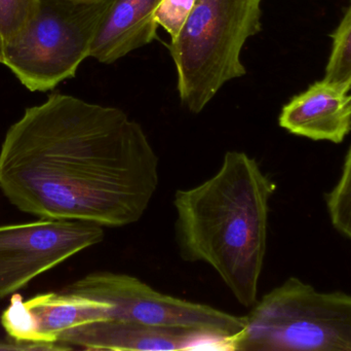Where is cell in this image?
<instances>
[{"instance_id": "30bf717a", "label": "cell", "mask_w": 351, "mask_h": 351, "mask_svg": "<svg viewBox=\"0 0 351 351\" xmlns=\"http://www.w3.org/2000/svg\"><path fill=\"white\" fill-rule=\"evenodd\" d=\"M160 0H113L97 31L90 57L111 64L158 38Z\"/></svg>"}, {"instance_id": "52a82bcc", "label": "cell", "mask_w": 351, "mask_h": 351, "mask_svg": "<svg viewBox=\"0 0 351 351\" xmlns=\"http://www.w3.org/2000/svg\"><path fill=\"white\" fill-rule=\"evenodd\" d=\"M104 235V227L84 220L39 218L0 226V300L98 245Z\"/></svg>"}, {"instance_id": "3957f363", "label": "cell", "mask_w": 351, "mask_h": 351, "mask_svg": "<svg viewBox=\"0 0 351 351\" xmlns=\"http://www.w3.org/2000/svg\"><path fill=\"white\" fill-rule=\"evenodd\" d=\"M263 0H196L169 45L180 99L199 113L230 80L247 73L241 51L261 31Z\"/></svg>"}, {"instance_id": "8992f818", "label": "cell", "mask_w": 351, "mask_h": 351, "mask_svg": "<svg viewBox=\"0 0 351 351\" xmlns=\"http://www.w3.org/2000/svg\"><path fill=\"white\" fill-rule=\"evenodd\" d=\"M65 288L110 305L109 319L198 332L218 341L223 350H234L247 327L245 317L162 294L128 274L93 272Z\"/></svg>"}, {"instance_id": "6da1fadb", "label": "cell", "mask_w": 351, "mask_h": 351, "mask_svg": "<svg viewBox=\"0 0 351 351\" xmlns=\"http://www.w3.org/2000/svg\"><path fill=\"white\" fill-rule=\"evenodd\" d=\"M145 131L117 107L53 93L0 148V191L20 212L121 228L141 220L160 183Z\"/></svg>"}, {"instance_id": "2e32d148", "label": "cell", "mask_w": 351, "mask_h": 351, "mask_svg": "<svg viewBox=\"0 0 351 351\" xmlns=\"http://www.w3.org/2000/svg\"><path fill=\"white\" fill-rule=\"evenodd\" d=\"M3 39H2L1 35H0V63H2V59H3Z\"/></svg>"}, {"instance_id": "7a4b0ae2", "label": "cell", "mask_w": 351, "mask_h": 351, "mask_svg": "<svg viewBox=\"0 0 351 351\" xmlns=\"http://www.w3.org/2000/svg\"><path fill=\"white\" fill-rule=\"evenodd\" d=\"M276 189L255 159L230 150L216 174L175 194L182 258L210 266L245 307L257 302Z\"/></svg>"}, {"instance_id": "9a60e30c", "label": "cell", "mask_w": 351, "mask_h": 351, "mask_svg": "<svg viewBox=\"0 0 351 351\" xmlns=\"http://www.w3.org/2000/svg\"><path fill=\"white\" fill-rule=\"evenodd\" d=\"M0 350L64 351L67 350L60 344L53 343V342L16 339L8 336L6 339H0Z\"/></svg>"}, {"instance_id": "8fae6325", "label": "cell", "mask_w": 351, "mask_h": 351, "mask_svg": "<svg viewBox=\"0 0 351 351\" xmlns=\"http://www.w3.org/2000/svg\"><path fill=\"white\" fill-rule=\"evenodd\" d=\"M332 37L324 80L351 92V4Z\"/></svg>"}, {"instance_id": "5b68a950", "label": "cell", "mask_w": 351, "mask_h": 351, "mask_svg": "<svg viewBox=\"0 0 351 351\" xmlns=\"http://www.w3.org/2000/svg\"><path fill=\"white\" fill-rule=\"evenodd\" d=\"M113 0H39L36 16L4 43L2 64L31 92H47L75 76L90 57Z\"/></svg>"}, {"instance_id": "ba28073f", "label": "cell", "mask_w": 351, "mask_h": 351, "mask_svg": "<svg viewBox=\"0 0 351 351\" xmlns=\"http://www.w3.org/2000/svg\"><path fill=\"white\" fill-rule=\"evenodd\" d=\"M58 343L67 350H223L218 341L198 332L152 327L117 319L74 328L64 333Z\"/></svg>"}, {"instance_id": "4fadbf2b", "label": "cell", "mask_w": 351, "mask_h": 351, "mask_svg": "<svg viewBox=\"0 0 351 351\" xmlns=\"http://www.w3.org/2000/svg\"><path fill=\"white\" fill-rule=\"evenodd\" d=\"M39 10V0H0V35L3 43L16 36Z\"/></svg>"}, {"instance_id": "9c48e42d", "label": "cell", "mask_w": 351, "mask_h": 351, "mask_svg": "<svg viewBox=\"0 0 351 351\" xmlns=\"http://www.w3.org/2000/svg\"><path fill=\"white\" fill-rule=\"evenodd\" d=\"M278 123L294 135L341 144L351 131V93L323 78L293 97Z\"/></svg>"}, {"instance_id": "7c38bea8", "label": "cell", "mask_w": 351, "mask_h": 351, "mask_svg": "<svg viewBox=\"0 0 351 351\" xmlns=\"http://www.w3.org/2000/svg\"><path fill=\"white\" fill-rule=\"evenodd\" d=\"M328 212L334 228L351 240V146L337 185L326 195Z\"/></svg>"}, {"instance_id": "277c9868", "label": "cell", "mask_w": 351, "mask_h": 351, "mask_svg": "<svg viewBox=\"0 0 351 351\" xmlns=\"http://www.w3.org/2000/svg\"><path fill=\"white\" fill-rule=\"evenodd\" d=\"M235 351H351V295L290 278L256 302Z\"/></svg>"}, {"instance_id": "5bb4252c", "label": "cell", "mask_w": 351, "mask_h": 351, "mask_svg": "<svg viewBox=\"0 0 351 351\" xmlns=\"http://www.w3.org/2000/svg\"><path fill=\"white\" fill-rule=\"evenodd\" d=\"M195 3L196 0H160L154 12V19L173 41L181 32Z\"/></svg>"}]
</instances>
